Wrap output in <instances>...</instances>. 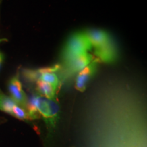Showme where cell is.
Returning a JSON list of instances; mask_svg holds the SVG:
<instances>
[{
  "label": "cell",
  "instance_id": "1",
  "mask_svg": "<svg viewBox=\"0 0 147 147\" xmlns=\"http://www.w3.org/2000/svg\"><path fill=\"white\" fill-rule=\"evenodd\" d=\"M36 106L40 117L44 119L49 130H53L59 118L60 108L56 100L40 95H34Z\"/></svg>",
  "mask_w": 147,
  "mask_h": 147
},
{
  "label": "cell",
  "instance_id": "2",
  "mask_svg": "<svg viewBox=\"0 0 147 147\" xmlns=\"http://www.w3.org/2000/svg\"><path fill=\"white\" fill-rule=\"evenodd\" d=\"M91 49L92 46L86 32H76L69 38L64 46L62 59L63 62H65L74 57L88 53Z\"/></svg>",
  "mask_w": 147,
  "mask_h": 147
},
{
  "label": "cell",
  "instance_id": "3",
  "mask_svg": "<svg viewBox=\"0 0 147 147\" xmlns=\"http://www.w3.org/2000/svg\"><path fill=\"white\" fill-rule=\"evenodd\" d=\"M60 69V65L57 64L38 69H23V74L29 81L36 82L37 80H42L51 84L58 89L60 82L58 76L56 75V72Z\"/></svg>",
  "mask_w": 147,
  "mask_h": 147
},
{
  "label": "cell",
  "instance_id": "4",
  "mask_svg": "<svg viewBox=\"0 0 147 147\" xmlns=\"http://www.w3.org/2000/svg\"><path fill=\"white\" fill-rule=\"evenodd\" d=\"M99 62L100 61L95 58L89 65L79 71L75 81V89L80 92L85 91L90 80L95 74Z\"/></svg>",
  "mask_w": 147,
  "mask_h": 147
},
{
  "label": "cell",
  "instance_id": "5",
  "mask_svg": "<svg viewBox=\"0 0 147 147\" xmlns=\"http://www.w3.org/2000/svg\"><path fill=\"white\" fill-rule=\"evenodd\" d=\"M8 91L11 95V98L18 105L26 110L27 97L23 91L22 83L18 78V75L12 77L9 81Z\"/></svg>",
  "mask_w": 147,
  "mask_h": 147
},
{
  "label": "cell",
  "instance_id": "6",
  "mask_svg": "<svg viewBox=\"0 0 147 147\" xmlns=\"http://www.w3.org/2000/svg\"><path fill=\"white\" fill-rule=\"evenodd\" d=\"M95 57L89 53L74 57L64 62L65 65V68L69 74H74L75 73L79 72L86 66H87L94 59Z\"/></svg>",
  "mask_w": 147,
  "mask_h": 147
},
{
  "label": "cell",
  "instance_id": "7",
  "mask_svg": "<svg viewBox=\"0 0 147 147\" xmlns=\"http://www.w3.org/2000/svg\"><path fill=\"white\" fill-rule=\"evenodd\" d=\"M94 54L99 61L106 63H113L117 58V49L112 40H110L102 47L95 49Z\"/></svg>",
  "mask_w": 147,
  "mask_h": 147
},
{
  "label": "cell",
  "instance_id": "8",
  "mask_svg": "<svg viewBox=\"0 0 147 147\" xmlns=\"http://www.w3.org/2000/svg\"><path fill=\"white\" fill-rule=\"evenodd\" d=\"M85 32L92 47L94 49L102 47L111 40L110 36L105 31L100 29H91Z\"/></svg>",
  "mask_w": 147,
  "mask_h": 147
},
{
  "label": "cell",
  "instance_id": "9",
  "mask_svg": "<svg viewBox=\"0 0 147 147\" xmlns=\"http://www.w3.org/2000/svg\"><path fill=\"white\" fill-rule=\"evenodd\" d=\"M36 91L40 95L47 97L48 99L56 100V95L57 89H56L51 84L47 83L42 80L36 81Z\"/></svg>",
  "mask_w": 147,
  "mask_h": 147
},
{
  "label": "cell",
  "instance_id": "10",
  "mask_svg": "<svg viewBox=\"0 0 147 147\" xmlns=\"http://www.w3.org/2000/svg\"><path fill=\"white\" fill-rule=\"evenodd\" d=\"M17 104L10 97L5 96L1 93V110L11 115L14 106Z\"/></svg>",
  "mask_w": 147,
  "mask_h": 147
},
{
  "label": "cell",
  "instance_id": "11",
  "mask_svg": "<svg viewBox=\"0 0 147 147\" xmlns=\"http://www.w3.org/2000/svg\"><path fill=\"white\" fill-rule=\"evenodd\" d=\"M11 115L14 116V117L17 118L20 120L23 121H27V120H31L29 118V116L27 113V110L23 108L21 106H20L18 104H16L14 106L13 109L12 110V113Z\"/></svg>",
  "mask_w": 147,
  "mask_h": 147
},
{
  "label": "cell",
  "instance_id": "12",
  "mask_svg": "<svg viewBox=\"0 0 147 147\" xmlns=\"http://www.w3.org/2000/svg\"><path fill=\"white\" fill-rule=\"evenodd\" d=\"M3 60V55L1 53H0V67H1V63H2Z\"/></svg>",
  "mask_w": 147,
  "mask_h": 147
},
{
  "label": "cell",
  "instance_id": "13",
  "mask_svg": "<svg viewBox=\"0 0 147 147\" xmlns=\"http://www.w3.org/2000/svg\"><path fill=\"white\" fill-rule=\"evenodd\" d=\"M1 93H0V110H1Z\"/></svg>",
  "mask_w": 147,
  "mask_h": 147
},
{
  "label": "cell",
  "instance_id": "14",
  "mask_svg": "<svg viewBox=\"0 0 147 147\" xmlns=\"http://www.w3.org/2000/svg\"><path fill=\"white\" fill-rule=\"evenodd\" d=\"M0 41H1V40H0Z\"/></svg>",
  "mask_w": 147,
  "mask_h": 147
}]
</instances>
